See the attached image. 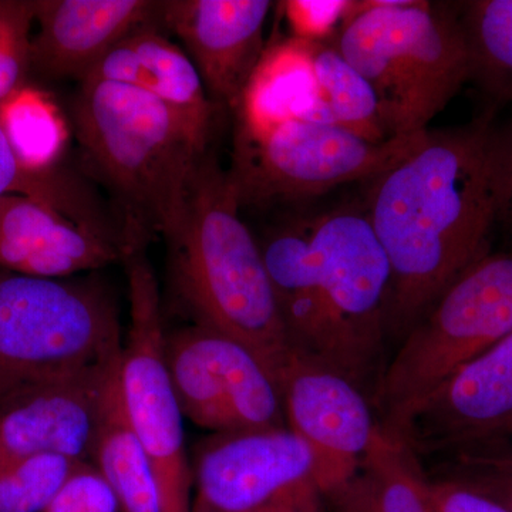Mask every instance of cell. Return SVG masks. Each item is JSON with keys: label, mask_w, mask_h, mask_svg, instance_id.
I'll return each mask as SVG.
<instances>
[{"label": "cell", "mask_w": 512, "mask_h": 512, "mask_svg": "<svg viewBox=\"0 0 512 512\" xmlns=\"http://www.w3.org/2000/svg\"><path fill=\"white\" fill-rule=\"evenodd\" d=\"M123 259L130 326L121 353V400L160 485L165 510L192 512L194 480L185 450L184 414L168 375L160 293L144 239H128Z\"/></svg>", "instance_id": "ba28073f"}, {"label": "cell", "mask_w": 512, "mask_h": 512, "mask_svg": "<svg viewBox=\"0 0 512 512\" xmlns=\"http://www.w3.org/2000/svg\"><path fill=\"white\" fill-rule=\"evenodd\" d=\"M348 498L370 512H431L429 480L417 458L380 429Z\"/></svg>", "instance_id": "603a6c76"}, {"label": "cell", "mask_w": 512, "mask_h": 512, "mask_svg": "<svg viewBox=\"0 0 512 512\" xmlns=\"http://www.w3.org/2000/svg\"><path fill=\"white\" fill-rule=\"evenodd\" d=\"M229 173L205 154L183 225L170 241L175 285L197 325L237 340L279 379L296 353L276 302L261 245L239 218Z\"/></svg>", "instance_id": "7a4b0ae2"}, {"label": "cell", "mask_w": 512, "mask_h": 512, "mask_svg": "<svg viewBox=\"0 0 512 512\" xmlns=\"http://www.w3.org/2000/svg\"><path fill=\"white\" fill-rule=\"evenodd\" d=\"M426 133L375 143L336 124L292 120L261 137L235 136L229 177L241 205L313 197L373 180L409 156Z\"/></svg>", "instance_id": "9c48e42d"}, {"label": "cell", "mask_w": 512, "mask_h": 512, "mask_svg": "<svg viewBox=\"0 0 512 512\" xmlns=\"http://www.w3.org/2000/svg\"><path fill=\"white\" fill-rule=\"evenodd\" d=\"M431 477L450 478L476 488L512 510V460H456L433 468Z\"/></svg>", "instance_id": "f546056e"}, {"label": "cell", "mask_w": 512, "mask_h": 512, "mask_svg": "<svg viewBox=\"0 0 512 512\" xmlns=\"http://www.w3.org/2000/svg\"><path fill=\"white\" fill-rule=\"evenodd\" d=\"M326 320L322 367L376 393L384 372L392 268L365 211L309 221Z\"/></svg>", "instance_id": "52a82bcc"}, {"label": "cell", "mask_w": 512, "mask_h": 512, "mask_svg": "<svg viewBox=\"0 0 512 512\" xmlns=\"http://www.w3.org/2000/svg\"><path fill=\"white\" fill-rule=\"evenodd\" d=\"M87 79L137 87L210 138L214 106L197 67L156 25L131 33L107 53ZM86 79V80H87Z\"/></svg>", "instance_id": "ac0fdd59"}, {"label": "cell", "mask_w": 512, "mask_h": 512, "mask_svg": "<svg viewBox=\"0 0 512 512\" xmlns=\"http://www.w3.org/2000/svg\"><path fill=\"white\" fill-rule=\"evenodd\" d=\"M282 5L293 37L322 42L343 22L350 0H288Z\"/></svg>", "instance_id": "4dcf8cb0"}, {"label": "cell", "mask_w": 512, "mask_h": 512, "mask_svg": "<svg viewBox=\"0 0 512 512\" xmlns=\"http://www.w3.org/2000/svg\"><path fill=\"white\" fill-rule=\"evenodd\" d=\"M427 480L431 500L440 512H512L507 505L460 481L429 476Z\"/></svg>", "instance_id": "1f68e13d"}, {"label": "cell", "mask_w": 512, "mask_h": 512, "mask_svg": "<svg viewBox=\"0 0 512 512\" xmlns=\"http://www.w3.org/2000/svg\"><path fill=\"white\" fill-rule=\"evenodd\" d=\"M124 247L25 195L0 198V268L35 278L66 279L116 262Z\"/></svg>", "instance_id": "e0dca14e"}, {"label": "cell", "mask_w": 512, "mask_h": 512, "mask_svg": "<svg viewBox=\"0 0 512 512\" xmlns=\"http://www.w3.org/2000/svg\"><path fill=\"white\" fill-rule=\"evenodd\" d=\"M0 128L23 167L35 173L53 171L69 143V124L56 101L28 84L0 103Z\"/></svg>", "instance_id": "7402d4cb"}, {"label": "cell", "mask_w": 512, "mask_h": 512, "mask_svg": "<svg viewBox=\"0 0 512 512\" xmlns=\"http://www.w3.org/2000/svg\"><path fill=\"white\" fill-rule=\"evenodd\" d=\"M151 0H37L39 29L32 39V69L84 82L114 46L160 22Z\"/></svg>", "instance_id": "2e32d148"}, {"label": "cell", "mask_w": 512, "mask_h": 512, "mask_svg": "<svg viewBox=\"0 0 512 512\" xmlns=\"http://www.w3.org/2000/svg\"><path fill=\"white\" fill-rule=\"evenodd\" d=\"M43 512H121V507L99 468L79 461Z\"/></svg>", "instance_id": "f1b7e54d"}, {"label": "cell", "mask_w": 512, "mask_h": 512, "mask_svg": "<svg viewBox=\"0 0 512 512\" xmlns=\"http://www.w3.org/2000/svg\"><path fill=\"white\" fill-rule=\"evenodd\" d=\"M268 0H170L160 22L183 42L205 89L237 110L249 77L264 53Z\"/></svg>", "instance_id": "9a60e30c"}, {"label": "cell", "mask_w": 512, "mask_h": 512, "mask_svg": "<svg viewBox=\"0 0 512 512\" xmlns=\"http://www.w3.org/2000/svg\"><path fill=\"white\" fill-rule=\"evenodd\" d=\"M503 201V134L490 114L427 130L409 156L373 178L366 214L392 268L387 333L403 339L491 254Z\"/></svg>", "instance_id": "6da1fadb"}, {"label": "cell", "mask_w": 512, "mask_h": 512, "mask_svg": "<svg viewBox=\"0 0 512 512\" xmlns=\"http://www.w3.org/2000/svg\"><path fill=\"white\" fill-rule=\"evenodd\" d=\"M261 249L293 350L322 366L326 320L309 221L276 232Z\"/></svg>", "instance_id": "ffe728a7"}, {"label": "cell", "mask_w": 512, "mask_h": 512, "mask_svg": "<svg viewBox=\"0 0 512 512\" xmlns=\"http://www.w3.org/2000/svg\"><path fill=\"white\" fill-rule=\"evenodd\" d=\"M511 332L512 249H507L471 265L404 336L375 393L383 433L396 439L440 384Z\"/></svg>", "instance_id": "8992f818"}, {"label": "cell", "mask_w": 512, "mask_h": 512, "mask_svg": "<svg viewBox=\"0 0 512 512\" xmlns=\"http://www.w3.org/2000/svg\"><path fill=\"white\" fill-rule=\"evenodd\" d=\"M504 148V201L498 229L503 232L512 249V121L501 128Z\"/></svg>", "instance_id": "d6a6232c"}, {"label": "cell", "mask_w": 512, "mask_h": 512, "mask_svg": "<svg viewBox=\"0 0 512 512\" xmlns=\"http://www.w3.org/2000/svg\"><path fill=\"white\" fill-rule=\"evenodd\" d=\"M123 345L116 303L100 285L0 272V403L117 362Z\"/></svg>", "instance_id": "5b68a950"}, {"label": "cell", "mask_w": 512, "mask_h": 512, "mask_svg": "<svg viewBox=\"0 0 512 512\" xmlns=\"http://www.w3.org/2000/svg\"><path fill=\"white\" fill-rule=\"evenodd\" d=\"M431 512H440L439 508L436 507V504L433 503V500H431Z\"/></svg>", "instance_id": "836d02e7"}, {"label": "cell", "mask_w": 512, "mask_h": 512, "mask_svg": "<svg viewBox=\"0 0 512 512\" xmlns=\"http://www.w3.org/2000/svg\"><path fill=\"white\" fill-rule=\"evenodd\" d=\"M35 22V2L0 0V103L26 84Z\"/></svg>", "instance_id": "83f0119b"}, {"label": "cell", "mask_w": 512, "mask_h": 512, "mask_svg": "<svg viewBox=\"0 0 512 512\" xmlns=\"http://www.w3.org/2000/svg\"><path fill=\"white\" fill-rule=\"evenodd\" d=\"M120 365L121 357L28 387L0 403V463L35 454L92 461L101 414Z\"/></svg>", "instance_id": "5bb4252c"}, {"label": "cell", "mask_w": 512, "mask_h": 512, "mask_svg": "<svg viewBox=\"0 0 512 512\" xmlns=\"http://www.w3.org/2000/svg\"><path fill=\"white\" fill-rule=\"evenodd\" d=\"M393 440L420 466L512 460V332L440 384Z\"/></svg>", "instance_id": "8fae6325"}, {"label": "cell", "mask_w": 512, "mask_h": 512, "mask_svg": "<svg viewBox=\"0 0 512 512\" xmlns=\"http://www.w3.org/2000/svg\"><path fill=\"white\" fill-rule=\"evenodd\" d=\"M470 79L500 103H512V0L460 3Z\"/></svg>", "instance_id": "cb8c5ba5"}, {"label": "cell", "mask_w": 512, "mask_h": 512, "mask_svg": "<svg viewBox=\"0 0 512 512\" xmlns=\"http://www.w3.org/2000/svg\"><path fill=\"white\" fill-rule=\"evenodd\" d=\"M74 123L90 163L126 205V227L170 242L210 138L150 93L96 79L82 82Z\"/></svg>", "instance_id": "3957f363"}, {"label": "cell", "mask_w": 512, "mask_h": 512, "mask_svg": "<svg viewBox=\"0 0 512 512\" xmlns=\"http://www.w3.org/2000/svg\"><path fill=\"white\" fill-rule=\"evenodd\" d=\"M336 49L372 84L393 137L427 131L470 79L457 5L350 2Z\"/></svg>", "instance_id": "277c9868"}, {"label": "cell", "mask_w": 512, "mask_h": 512, "mask_svg": "<svg viewBox=\"0 0 512 512\" xmlns=\"http://www.w3.org/2000/svg\"><path fill=\"white\" fill-rule=\"evenodd\" d=\"M192 480V512H320L311 448L288 426L215 433Z\"/></svg>", "instance_id": "30bf717a"}, {"label": "cell", "mask_w": 512, "mask_h": 512, "mask_svg": "<svg viewBox=\"0 0 512 512\" xmlns=\"http://www.w3.org/2000/svg\"><path fill=\"white\" fill-rule=\"evenodd\" d=\"M92 463L109 481L121 512H167L150 461L128 423L121 400L120 373L104 404Z\"/></svg>", "instance_id": "44dd1931"}, {"label": "cell", "mask_w": 512, "mask_h": 512, "mask_svg": "<svg viewBox=\"0 0 512 512\" xmlns=\"http://www.w3.org/2000/svg\"><path fill=\"white\" fill-rule=\"evenodd\" d=\"M165 360L185 417L214 433L286 427L274 376L237 340L205 326L165 338Z\"/></svg>", "instance_id": "7c38bea8"}, {"label": "cell", "mask_w": 512, "mask_h": 512, "mask_svg": "<svg viewBox=\"0 0 512 512\" xmlns=\"http://www.w3.org/2000/svg\"><path fill=\"white\" fill-rule=\"evenodd\" d=\"M286 424L311 448L320 495L355 487L380 433L362 389L339 373L295 355L279 379Z\"/></svg>", "instance_id": "4fadbf2b"}, {"label": "cell", "mask_w": 512, "mask_h": 512, "mask_svg": "<svg viewBox=\"0 0 512 512\" xmlns=\"http://www.w3.org/2000/svg\"><path fill=\"white\" fill-rule=\"evenodd\" d=\"M79 461L56 454L0 463V512H43Z\"/></svg>", "instance_id": "4316f807"}, {"label": "cell", "mask_w": 512, "mask_h": 512, "mask_svg": "<svg viewBox=\"0 0 512 512\" xmlns=\"http://www.w3.org/2000/svg\"><path fill=\"white\" fill-rule=\"evenodd\" d=\"M316 42L289 37L265 47L237 107V136L261 137L281 124L305 120L322 100Z\"/></svg>", "instance_id": "d6986e66"}, {"label": "cell", "mask_w": 512, "mask_h": 512, "mask_svg": "<svg viewBox=\"0 0 512 512\" xmlns=\"http://www.w3.org/2000/svg\"><path fill=\"white\" fill-rule=\"evenodd\" d=\"M12 194L25 195L52 205L77 224L117 241L82 188L55 170L35 173L23 167L0 128V198Z\"/></svg>", "instance_id": "484cf974"}, {"label": "cell", "mask_w": 512, "mask_h": 512, "mask_svg": "<svg viewBox=\"0 0 512 512\" xmlns=\"http://www.w3.org/2000/svg\"><path fill=\"white\" fill-rule=\"evenodd\" d=\"M315 69L320 92L328 101L338 126L375 143L394 138L372 84L357 72L336 46L316 42Z\"/></svg>", "instance_id": "d4e9b609"}]
</instances>
